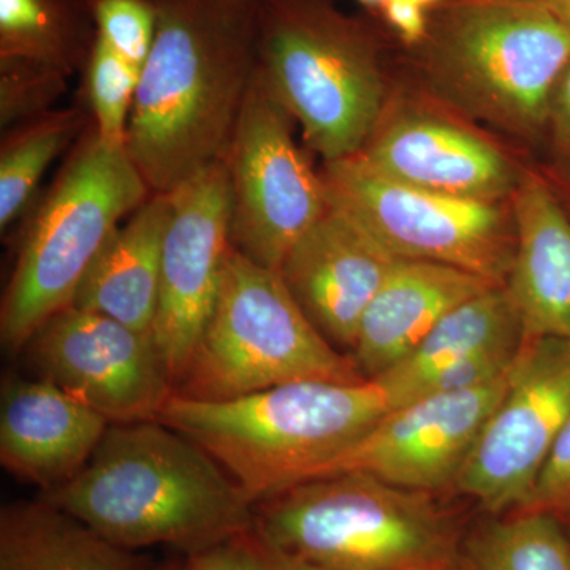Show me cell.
<instances>
[{
    "label": "cell",
    "mask_w": 570,
    "mask_h": 570,
    "mask_svg": "<svg viewBox=\"0 0 570 570\" xmlns=\"http://www.w3.org/2000/svg\"><path fill=\"white\" fill-rule=\"evenodd\" d=\"M356 156L395 181L471 200H512L527 175L493 141L420 108L385 111Z\"/></svg>",
    "instance_id": "obj_15"
},
{
    "label": "cell",
    "mask_w": 570,
    "mask_h": 570,
    "mask_svg": "<svg viewBox=\"0 0 570 570\" xmlns=\"http://www.w3.org/2000/svg\"><path fill=\"white\" fill-rule=\"evenodd\" d=\"M151 194L127 148L105 145L91 122L22 232L0 306L7 351H24L41 324L73 305L119 223Z\"/></svg>",
    "instance_id": "obj_6"
},
{
    "label": "cell",
    "mask_w": 570,
    "mask_h": 570,
    "mask_svg": "<svg viewBox=\"0 0 570 570\" xmlns=\"http://www.w3.org/2000/svg\"><path fill=\"white\" fill-rule=\"evenodd\" d=\"M381 10L385 21L411 47H419L426 39L430 14L414 0H387Z\"/></svg>",
    "instance_id": "obj_31"
},
{
    "label": "cell",
    "mask_w": 570,
    "mask_h": 570,
    "mask_svg": "<svg viewBox=\"0 0 570 570\" xmlns=\"http://www.w3.org/2000/svg\"><path fill=\"white\" fill-rule=\"evenodd\" d=\"M127 151L153 194L225 159L258 67L264 0H154Z\"/></svg>",
    "instance_id": "obj_1"
},
{
    "label": "cell",
    "mask_w": 570,
    "mask_h": 570,
    "mask_svg": "<svg viewBox=\"0 0 570 570\" xmlns=\"http://www.w3.org/2000/svg\"><path fill=\"white\" fill-rule=\"evenodd\" d=\"M543 6L549 7L551 13L561 21V24L564 26L570 33V0H549V2L543 3Z\"/></svg>",
    "instance_id": "obj_34"
},
{
    "label": "cell",
    "mask_w": 570,
    "mask_h": 570,
    "mask_svg": "<svg viewBox=\"0 0 570 570\" xmlns=\"http://www.w3.org/2000/svg\"><path fill=\"white\" fill-rule=\"evenodd\" d=\"M85 75L86 102L97 137L111 148H127L130 112L141 70L97 36Z\"/></svg>",
    "instance_id": "obj_26"
},
{
    "label": "cell",
    "mask_w": 570,
    "mask_h": 570,
    "mask_svg": "<svg viewBox=\"0 0 570 570\" xmlns=\"http://www.w3.org/2000/svg\"><path fill=\"white\" fill-rule=\"evenodd\" d=\"M96 39L86 0H0V59L69 78L85 69Z\"/></svg>",
    "instance_id": "obj_23"
},
{
    "label": "cell",
    "mask_w": 570,
    "mask_h": 570,
    "mask_svg": "<svg viewBox=\"0 0 570 570\" xmlns=\"http://www.w3.org/2000/svg\"><path fill=\"white\" fill-rule=\"evenodd\" d=\"M302 381H367L306 317L277 269L232 247L212 316L176 395L220 401Z\"/></svg>",
    "instance_id": "obj_8"
},
{
    "label": "cell",
    "mask_w": 570,
    "mask_h": 570,
    "mask_svg": "<svg viewBox=\"0 0 570 570\" xmlns=\"http://www.w3.org/2000/svg\"><path fill=\"white\" fill-rule=\"evenodd\" d=\"M41 501L126 550L200 553L254 528L255 505L213 456L164 423L110 425L89 463Z\"/></svg>",
    "instance_id": "obj_2"
},
{
    "label": "cell",
    "mask_w": 570,
    "mask_h": 570,
    "mask_svg": "<svg viewBox=\"0 0 570 570\" xmlns=\"http://www.w3.org/2000/svg\"><path fill=\"white\" fill-rule=\"evenodd\" d=\"M160 294L153 340L178 384L219 294L232 249L230 179L224 160L168 193Z\"/></svg>",
    "instance_id": "obj_13"
},
{
    "label": "cell",
    "mask_w": 570,
    "mask_h": 570,
    "mask_svg": "<svg viewBox=\"0 0 570 570\" xmlns=\"http://www.w3.org/2000/svg\"><path fill=\"white\" fill-rule=\"evenodd\" d=\"M561 523L564 524L566 531H568L570 538V512L568 515L561 517Z\"/></svg>",
    "instance_id": "obj_38"
},
{
    "label": "cell",
    "mask_w": 570,
    "mask_h": 570,
    "mask_svg": "<svg viewBox=\"0 0 570 570\" xmlns=\"http://www.w3.org/2000/svg\"><path fill=\"white\" fill-rule=\"evenodd\" d=\"M245 534L200 553L190 554L183 570H245Z\"/></svg>",
    "instance_id": "obj_33"
},
{
    "label": "cell",
    "mask_w": 570,
    "mask_h": 570,
    "mask_svg": "<svg viewBox=\"0 0 570 570\" xmlns=\"http://www.w3.org/2000/svg\"><path fill=\"white\" fill-rule=\"evenodd\" d=\"M92 119L80 107L55 108L3 130L0 146V228L29 212L41 176L56 157L73 148Z\"/></svg>",
    "instance_id": "obj_24"
},
{
    "label": "cell",
    "mask_w": 570,
    "mask_h": 570,
    "mask_svg": "<svg viewBox=\"0 0 570 570\" xmlns=\"http://www.w3.org/2000/svg\"><path fill=\"white\" fill-rule=\"evenodd\" d=\"M497 284L455 266L401 258L358 326L352 358L374 381L411 354L442 317Z\"/></svg>",
    "instance_id": "obj_18"
},
{
    "label": "cell",
    "mask_w": 570,
    "mask_h": 570,
    "mask_svg": "<svg viewBox=\"0 0 570 570\" xmlns=\"http://www.w3.org/2000/svg\"><path fill=\"white\" fill-rule=\"evenodd\" d=\"M328 205L365 225L396 257L455 266L505 285L517 253L512 200L452 197L395 181L358 156L324 163Z\"/></svg>",
    "instance_id": "obj_9"
},
{
    "label": "cell",
    "mask_w": 570,
    "mask_h": 570,
    "mask_svg": "<svg viewBox=\"0 0 570 570\" xmlns=\"http://www.w3.org/2000/svg\"><path fill=\"white\" fill-rule=\"evenodd\" d=\"M0 570H142V562L40 499L2 509Z\"/></svg>",
    "instance_id": "obj_22"
},
{
    "label": "cell",
    "mask_w": 570,
    "mask_h": 570,
    "mask_svg": "<svg viewBox=\"0 0 570 570\" xmlns=\"http://www.w3.org/2000/svg\"><path fill=\"white\" fill-rule=\"evenodd\" d=\"M400 261L365 225L328 205L285 255L279 275L325 340L351 352L363 314Z\"/></svg>",
    "instance_id": "obj_16"
},
{
    "label": "cell",
    "mask_w": 570,
    "mask_h": 570,
    "mask_svg": "<svg viewBox=\"0 0 570 570\" xmlns=\"http://www.w3.org/2000/svg\"><path fill=\"white\" fill-rule=\"evenodd\" d=\"M512 204L517 253L505 288L524 337L570 340V214L553 187L531 171Z\"/></svg>",
    "instance_id": "obj_19"
},
{
    "label": "cell",
    "mask_w": 570,
    "mask_h": 570,
    "mask_svg": "<svg viewBox=\"0 0 570 570\" xmlns=\"http://www.w3.org/2000/svg\"><path fill=\"white\" fill-rule=\"evenodd\" d=\"M160 570H183L181 566H168V568H164Z\"/></svg>",
    "instance_id": "obj_40"
},
{
    "label": "cell",
    "mask_w": 570,
    "mask_h": 570,
    "mask_svg": "<svg viewBox=\"0 0 570 570\" xmlns=\"http://www.w3.org/2000/svg\"><path fill=\"white\" fill-rule=\"evenodd\" d=\"M358 2L365 7H379V9H381L387 0H358Z\"/></svg>",
    "instance_id": "obj_37"
},
{
    "label": "cell",
    "mask_w": 570,
    "mask_h": 570,
    "mask_svg": "<svg viewBox=\"0 0 570 570\" xmlns=\"http://www.w3.org/2000/svg\"><path fill=\"white\" fill-rule=\"evenodd\" d=\"M389 409L374 381H302L220 401L174 393L156 422L200 445L257 505L316 478Z\"/></svg>",
    "instance_id": "obj_3"
},
{
    "label": "cell",
    "mask_w": 570,
    "mask_h": 570,
    "mask_svg": "<svg viewBox=\"0 0 570 570\" xmlns=\"http://www.w3.org/2000/svg\"><path fill=\"white\" fill-rule=\"evenodd\" d=\"M24 351L39 377L111 425L157 420L175 392L153 335L75 305L41 324Z\"/></svg>",
    "instance_id": "obj_12"
},
{
    "label": "cell",
    "mask_w": 570,
    "mask_h": 570,
    "mask_svg": "<svg viewBox=\"0 0 570 570\" xmlns=\"http://www.w3.org/2000/svg\"><path fill=\"white\" fill-rule=\"evenodd\" d=\"M510 371L480 387L436 393L390 407L365 436L326 463L314 479L363 472L426 493L455 485L508 387Z\"/></svg>",
    "instance_id": "obj_14"
},
{
    "label": "cell",
    "mask_w": 570,
    "mask_h": 570,
    "mask_svg": "<svg viewBox=\"0 0 570 570\" xmlns=\"http://www.w3.org/2000/svg\"><path fill=\"white\" fill-rule=\"evenodd\" d=\"M245 570H316L266 542L257 530L245 534Z\"/></svg>",
    "instance_id": "obj_32"
},
{
    "label": "cell",
    "mask_w": 570,
    "mask_h": 570,
    "mask_svg": "<svg viewBox=\"0 0 570 570\" xmlns=\"http://www.w3.org/2000/svg\"><path fill=\"white\" fill-rule=\"evenodd\" d=\"M168 214V194L149 195L97 255L73 305L153 335Z\"/></svg>",
    "instance_id": "obj_20"
},
{
    "label": "cell",
    "mask_w": 570,
    "mask_h": 570,
    "mask_svg": "<svg viewBox=\"0 0 570 570\" xmlns=\"http://www.w3.org/2000/svg\"><path fill=\"white\" fill-rule=\"evenodd\" d=\"M456 562H433V564L415 566L403 570H455Z\"/></svg>",
    "instance_id": "obj_35"
},
{
    "label": "cell",
    "mask_w": 570,
    "mask_h": 570,
    "mask_svg": "<svg viewBox=\"0 0 570 570\" xmlns=\"http://www.w3.org/2000/svg\"><path fill=\"white\" fill-rule=\"evenodd\" d=\"M543 138L549 140L554 171L570 187V62L562 71L551 96Z\"/></svg>",
    "instance_id": "obj_30"
},
{
    "label": "cell",
    "mask_w": 570,
    "mask_h": 570,
    "mask_svg": "<svg viewBox=\"0 0 570 570\" xmlns=\"http://www.w3.org/2000/svg\"><path fill=\"white\" fill-rule=\"evenodd\" d=\"M111 423L47 379H7L0 461L14 478L58 489L81 471Z\"/></svg>",
    "instance_id": "obj_17"
},
{
    "label": "cell",
    "mask_w": 570,
    "mask_h": 570,
    "mask_svg": "<svg viewBox=\"0 0 570 570\" xmlns=\"http://www.w3.org/2000/svg\"><path fill=\"white\" fill-rule=\"evenodd\" d=\"M568 202H570V200H568ZM564 206H566V209H568V212L570 214V204H564Z\"/></svg>",
    "instance_id": "obj_41"
},
{
    "label": "cell",
    "mask_w": 570,
    "mask_h": 570,
    "mask_svg": "<svg viewBox=\"0 0 570 570\" xmlns=\"http://www.w3.org/2000/svg\"><path fill=\"white\" fill-rule=\"evenodd\" d=\"M519 510L551 513L558 519L570 512V419L540 468L530 498Z\"/></svg>",
    "instance_id": "obj_29"
},
{
    "label": "cell",
    "mask_w": 570,
    "mask_h": 570,
    "mask_svg": "<svg viewBox=\"0 0 570 570\" xmlns=\"http://www.w3.org/2000/svg\"><path fill=\"white\" fill-rule=\"evenodd\" d=\"M523 341L519 309L505 285H497L450 311L411 354L374 382L390 407L403 406L422 397L434 379L471 356L520 347Z\"/></svg>",
    "instance_id": "obj_21"
},
{
    "label": "cell",
    "mask_w": 570,
    "mask_h": 570,
    "mask_svg": "<svg viewBox=\"0 0 570 570\" xmlns=\"http://www.w3.org/2000/svg\"><path fill=\"white\" fill-rule=\"evenodd\" d=\"M258 71L324 163L362 153L389 108L376 33L335 0H264Z\"/></svg>",
    "instance_id": "obj_5"
},
{
    "label": "cell",
    "mask_w": 570,
    "mask_h": 570,
    "mask_svg": "<svg viewBox=\"0 0 570 570\" xmlns=\"http://www.w3.org/2000/svg\"><path fill=\"white\" fill-rule=\"evenodd\" d=\"M414 2H417L419 6L423 7V9L430 10L436 9L438 6L444 3V0H414Z\"/></svg>",
    "instance_id": "obj_36"
},
{
    "label": "cell",
    "mask_w": 570,
    "mask_h": 570,
    "mask_svg": "<svg viewBox=\"0 0 570 570\" xmlns=\"http://www.w3.org/2000/svg\"><path fill=\"white\" fill-rule=\"evenodd\" d=\"M97 36L118 51L122 58L142 69L154 36L156 6L154 0H86Z\"/></svg>",
    "instance_id": "obj_28"
},
{
    "label": "cell",
    "mask_w": 570,
    "mask_h": 570,
    "mask_svg": "<svg viewBox=\"0 0 570 570\" xmlns=\"http://www.w3.org/2000/svg\"><path fill=\"white\" fill-rule=\"evenodd\" d=\"M512 2L546 3V2H549V0H512Z\"/></svg>",
    "instance_id": "obj_39"
},
{
    "label": "cell",
    "mask_w": 570,
    "mask_h": 570,
    "mask_svg": "<svg viewBox=\"0 0 570 570\" xmlns=\"http://www.w3.org/2000/svg\"><path fill=\"white\" fill-rule=\"evenodd\" d=\"M254 515L266 542L316 570H403L459 558L455 524L433 493L363 472L296 483Z\"/></svg>",
    "instance_id": "obj_7"
},
{
    "label": "cell",
    "mask_w": 570,
    "mask_h": 570,
    "mask_svg": "<svg viewBox=\"0 0 570 570\" xmlns=\"http://www.w3.org/2000/svg\"><path fill=\"white\" fill-rule=\"evenodd\" d=\"M295 119L255 71L230 146V243L255 264L277 269L328 208L321 171L294 138Z\"/></svg>",
    "instance_id": "obj_10"
},
{
    "label": "cell",
    "mask_w": 570,
    "mask_h": 570,
    "mask_svg": "<svg viewBox=\"0 0 570 570\" xmlns=\"http://www.w3.org/2000/svg\"><path fill=\"white\" fill-rule=\"evenodd\" d=\"M455 570H570V538L551 513L513 510L471 535Z\"/></svg>",
    "instance_id": "obj_25"
},
{
    "label": "cell",
    "mask_w": 570,
    "mask_h": 570,
    "mask_svg": "<svg viewBox=\"0 0 570 570\" xmlns=\"http://www.w3.org/2000/svg\"><path fill=\"white\" fill-rule=\"evenodd\" d=\"M422 48L431 96L513 140L546 135L551 96L570 62V33L543 3L449 0Z\"/></svg>",
    "instance_id": "obj_4"
},
{
    "label": "cell",
    "mask_w": 570,
    "mask_h": 570,
    "mask_svg": "<svg viewBox=\"0 0 570 570\" xmlns=\"http://www.w3.org/2000/svg\"><path fill=\"white\" fill-rule=\"evenodd\" d=\"M569 419V337H524L508 387L453 487L494 515L523 508Z\"/></svg>",
    "instance_id": "obj_11"
},
{
    "label": "cell",
    "mask_w": 570,
    "mask_h": 570,
    "mask_svg": "<svg viewBox=\"0 0 570 570\" xmlns=\"http://www.w3.org/2000/svg\"><path fill=\"white\" fill-rule=\"evenodd\" d=\"M67 91V77L37 63L0 59V126L18 124L55 110Z\"/></svg>",
    "instance_id": "obj_27"
}]
</instances>
